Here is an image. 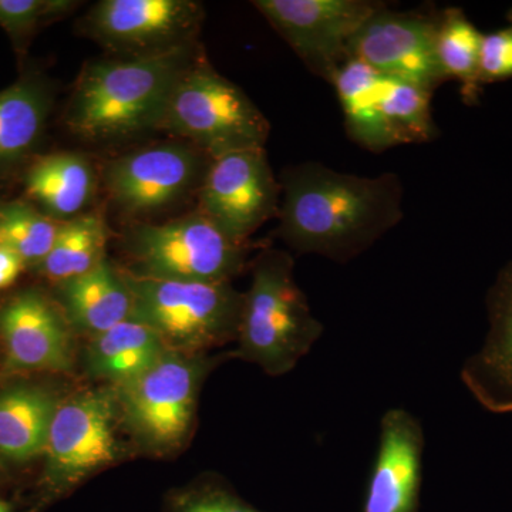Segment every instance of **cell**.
<instances>
[{
  "mask_svg": "<svg viewBox=\"0 0 512 512\" xmlns=\"http://www.w3.org/2000/svg\"><path fill=\"white\" fill-rule=\"evenodd\" d=\"M278 235L292 251L348 262L372 247L403 218L399 175L339 173L302 163L281 180Z\"/></svg>",
  "mask_w": 512,
  "mask_h": 512,
  "instance_id": "cell-1",
  "label": "cell"
},
{
  "mask_svg": "<svg viewBox=\"0 0 512 512\" xmlns=\"http://www.w3.org/2000/svg\"><path fill=\"white\" fill-rule=\"evenodd\" d=\"M202 55L188 45L87 63L74 84L64 124L76 136L113 141L157 130L181 74Z\"/></svg>",
  "mask_w": 512,
  "mask_h": 512,
  "instance_id": "cell-2",
  "label": "cell"
},
{
  "mask_svg": "<svg viewBox=\"0 0 512 512\" xmlns=\"http://www.w3.org/2000/svg\"><path fill=\"white\" fill-rule=\"evenodd\" d=\"M293 258L266 248L252 264V282L244 293L238 349L232 356L255 363L271 376L291 372L320 339L323 325L293 276Z\"/></svg>",
  "mask_w": 512,
  "mask_h": 512,
  "instance_id": "cell-3",
  "label": "cell"
},
{
  "mask_svg": "<svg viewBox=\"0 0 512 512\" xmlns=\"http://www.w3.org/2000/svg\"><path fill=\"white\" fill-rule=\"evenodd\" d=\"M157 130L190 141L212 160L265 148L271 126L248 94L202 53L175 83Z\"/></svg>",
  "mask_w": 512,
  "mask_h": 512,
  "instance_id": "cell-4",
  "label": "cell"
},
{
  "mask_svg": "<svg viewBox=\"0 0 512 512\" xmlns=\"http://www.w3.org/2000/svg\"><path fill=\"white\" fill-rule=\"evenodd\" d=\"M131 298V319L157 333L167 349L183 353L237 340L244 293L231 282H181L141 278L123 271Z\"/></svg>",
  "mask_w": 512,
  "mask_h": 512,
  "instance_id": "cell-5",
  "label": "cell"
},
{
  "mask_svg": "<svg viewBox=\"0 0 512 512\" xmlns=\"http://www.w3.org/2000/svg\"><path fill=\"white\" fill-rule=\"evenodd\" d=\"M215 359L167 350L137 379L114 387L121 426L148 453L180 450L190 434L198 394Z\"/></svg>",
  "mask_w": 512,
  "mask_h": 512,
  "instance_id": "cell-6",
  "label": "cell"
},
{
  "mask_svg": "<svg viewBox=\"0 0 512 512\" xmlns=\"http://www.w3.org/2000/svg\"><path fill=\"white\" fill-rule=\"evenodd\" d=\"M130 274L160 281L231 282L247 264L248 245L227 237L200 211L126 234Z\"/></svg>",
  "mask_w": 512,
  "mask_h": 512,
  "instance_id": "cell-7",
  "label": "cell"
},
{
  "mask_svg": "<svg viewBox=\"0 0 512 512\" xmlns=\"http://www.w3.org/2000/svg\"><path fill=\"white\" fill-rule=\"evenodd\" d=\"M116 390H86L62 400L47 439L43 494L52 503L123 456Z\"/></svg>",
  "mask_w": 512,
  "mask_h": 512,
  "instance_id": "cell-8",
  "label": "cell"
},
{
  "mask_svg": "<svg viewBox=\"0 0 512 512\" xmlns=\"http://www.w3.org/2000/svg\"><path fill=\"white\" fill-rule=\"evenodd\" d=\"M198 188V211L238 244L248 245L265 222L278 218L281 183L265 148L212 158Z\"/></svg>",
  "mask_w": 512,
  "mask_h": 512,
  "instance_id": "cell-9",
  "label": "cell"
},
{
  "mask_svg": "<svg viewBox=\"0 0 512 512\" xmlns=\"http://www.w3.org/2000/svg\"><path fill=\"white\" fill-rule=\"evenodd\" d=\"M295 55L320 79L333 77L349 59V45L383 3L367 0H254Z\"/></svg>",
  "mask_w": 512,
  "mask_h": 512,
  "instance_id": "cell-10",
  "label": "cell"
},
{
  "mask_svg": "<svg viewBox=\"0 0 512 512\" xmlns=\"http://www.w3.org/2000/svg\"><path fill=\"white\" fill-rule=\"evenodd\" d=\"M204 18L192 0H101L82 29L119 56L153 55L197 43Z\"/></svg>",
  "mask_w": 512,
  "mask_h": 512,
  "instance_id": "cell-11",
  "label": "cell"
},
{
  "mask_svg": "<svg viewBox=\"0 0 512 512\" xmlns=\"http://www.w3.org/2000/svg\"><path fill=\"white\" fill-rule=\"evenodd\" d=\"M201 151L165 143L114 158L103 180L111 202L123 214L146 217L170 207L204 178Z\"/></svg>",
  "mask_w": 512,
  "mask_h": 512,
  "instance_id": "cell-12",
  "label": "cell"
},
{
  "mask_svg": "<svg viewBox=\"0 0 512 512\" xmlns=\"http://www.w3.org/2000/svg\"><path fill=\"white\" fill-rule=\"evenodd\" d=\"M437 25L439 16L392 12L383 5L350 40L349 57L369 64L384 77L433 93L447 82L437 59Z\"/></svg>",
  "mask_w": 512,
  "mask_h": 512,
  "instance_id": "cell-13",
  "label": "cell"
},
{
  "mask_svg": "<svg viewBox=\"0 0 512 512\" xmlns=\"http://www.w3.org/2000/svg\"><path fill=\"white\" fill-rule=\"evenodd\" d=\"M72 326L40 289L16 293L0 306V338L12 369L70 372Z\"/></svg>",
  "mask_w": 512,
  "mask_h": 512,
  "instance_id": "cell-14",
  "label": "cell"
},
{
  "mask_svg": "<svg viewBox=\"0 0 512 512\" xmlns=\"http://www.w3.org/2000/svg\"><path fill=\"white\" fill-rule=\"evenodd\" d=\"M423 453L419 419L404 409L384 413L363 512H419Z\"/></svg>",
  "mask_w": 512,
  "mask_h": 512,
  "instance_id": "cell-15",
  "label": "cell"
},
{
  "mask_svg": "<svg viewBox=\"0 0 512 512\" xmlns=\"http://www.w3.org/2000/svg\"><path fill=\"white\" fill-rule=\"evenodd\" d=\"M488 332L461 367V382L491 414H512V261L488 289Z\"/></svg>",
  "mask_w": 512,
  "mask_h": 512,
  "instance_id": "cell-16",
  "label": "cell"
},
{
  "mask_svg": "<svg viewBox=\"0 0 512 512\" xmlns=\"http://www.w3.org/2000/svg\"><path fill=\"white\" fill-rule=\"evenodd\" d=\"M53 99L52 82L33 69L0 90V180L32 163L45 136Z\"/></svg>",
  "mask_w": 512,
  "mask_h": 512,
  "instance_id": "cell-17",
  "label": "cell"
},
{
  "mask_svg": "<svg viewBox=\"0 0 512 512\" xmlns=\"http://www.w3.org/2000/svg\"><path fill=\"white\" fill-rule=\"evenodd\" d=\"M57 288L67 322L90 338L131 319L133 298L123 271L107 258L92 271L60 282Z\"/></svg>",
  "mask_w": 512,
  "mask_h": 512,
  "instance_id": "cell-18",
  "label": "cell"
},
{
  "mask_svg": "<svg viewBox=\"0 0 512 512\" xmlns=\"http://www.w3.org/2000/svg\"><path fill=\"white\" fill-rule=\"evenodd\" d=\"M62 399L40 384H15L0 392V458L26 463L43 456Z\"/></svg>",
  "mask_w": 512,
  "mask_h": 512,
  "instance_id": "cell-19",
  "label": "cell"
},
{
  "mask_svg": "<svg viewBox=\"0 0 512 512\" xmlns=\"http://www.w3.org/2000/svg\"><path fill=\"white\" fill-rule=\"evenodd\" d=\"M23 185L29 200L57 222L83 214L96 190L93 165L82 154L53 153L26 167Z\"/></svg>",
  "mask_w": 512,
  "mask_h": 512,
  "instance_id": "cell-20",
  "label": "cell"
},
{
  "mask_svg": "<svg viewBox=\"0 0 512 512\" xmlns=\"http://www.w3.org/2000/svg\"><path fill=\"white\" fill-rule=\"evenodd\" d=\"M350 138L372 153L397 146L383 113L384 76L369 64L349 57L332 80Z\"/></svg>",
  "mask_w": 512,
  "mask_h": 512,
  "instance_id": "cell-21",
  "label": "cell"
},
{
  "mask_svg": "<svg viewBox=\"0 0 512 512\" xmlns=\"http://www.w3.org/2000/svg\"><path fill=\"white\" fill-rule=\"evenodd\" d=\"M167 350L153 329L128 319L90 339L84 350V366L94 379L116 387L146 373Z\"/></svg>",
  "mask_w": 512,
  "mask_h": 512,
  "instance_id": "cell-22",
  "label": "cell"
},
{
  "mask_svg": "<svg viewBox=\"0 0 512 512\" xmlns=\"http://www.w3.org/2000/svg\"><path fill=\"white\" fill-rule=\"evenodd\" d=\"M109 237L106 220L97 212L60 222L52 249L36 269L56 284L86 274L106 259Z\"/></svg>",
  "mask_w": 512,
  "mask_h": 512,
  "instance_id": "cell-23",
  "label": "cell"
},
{
  "mask_svg": "<svg viewBox=\"0 0 512 512\" xmlns=\"http://www.w3.org/2000/svg\"><path fill=\"white\" fill-rule=\"evenodd\" d=\"M483 33L458 8H448L439 16L436 49L446 80L461 83L468 104L477 103L481 93L480 50Z\"/></svg>",
  "mask_w": 512,
  "mask_h": 512,
  "instance_id": "cell-24",
  "label": "cell"
},
{
  "mask_svg": "<svg viewBox=\"0 0 512 512\" xmlns=\"http://www.w3.org/2000/svg\"><path fill=\"white\" fill-rule=\"evenodd\" d=\"M60 222L28 201L0 202V245L36 268L49 254Z\"/></svg>",
  "mask_w": 512,
  "mask_h": 512,
  "instance_id": "cell-25",
  "label": "cell"
},
{
  "mask_svg": "<svg viewBox=\"0 0 512 512\" xmlns=\"http://www.w3.org/2000/svg\"><path fill=\"white\" fill-rule=\"evenodd\" d=\"M431 96L416 84L384 77L383 113L397 146L427 143L436 137Z\"/></svg>",
  "mask_w": 512,
  "mask_h": 512,
  "instance_id": "cell-26",
  "label": "cell"
},
{
  "mask_svg": "<svg viewBox=\"0 0 512 512\" xmlns=\"http://www.w3.org/2000/svg\"><path fill=\"white\" fill-rule=\"evenodd\" d=\"M79 6L72 0H0V29L22 62L40 29L66 18Z\"/></svg>",
  "mask_w": 512,
  "mask_h": 512,
  "instance_id": "cell-27",
  "label": "cell"
},
{
  "mask_svg": "<svg viewBox=\"0 0 512 512\" xmlns=\"http://www.w3.org/2000/svg\"><path fill=\"white\" fill-rule=\"evenodd\" d=\"M170 512H259L227 485L208 483L178 491L168 500Z\"/></svg>",
  "mask_w": 512,
  "mask_h": 512,
  "instance_id": "cell-28",
  "label": "cell"
},
{
  "mask_svg": "<svg viewBox=\"0 0 512 512\" xmlns=\"http://www.w3.org/2000/svg\"><path fill=\"white\" fill-rule=\"evenodd\" d=\"M512 79V25L483 36L480 50V83Z\"/></svg>",
  "mask_w": 512,
  "mask_h": 512,
  "instance_id": "cell-29",
  "label": "cell"
},
{
  "mask_svg": "<svg viewBox=\"0 0 512 512\" xmlns=\"http://www.w3.org/2000/svg\"><path fill=\"white\" fill-rule=\"evenodd\" d=\"M25 268L26 264L18 254L0 245V291L15 284Z\"/></svg>",
  "mask_w": 512,
  "mask_h": 512,
  "instance_id": "cell-30",
  "label": "cell"
},
{
  "mask_svg": "<svg viewBox=\"0 0 512 512\" xmlns=\"http://www.w3.org/2000/svg\"><path fill=\"white\" fill-rule=\"evenodd\" d=\"M0 512H13L12 505L8 501L2 500V498H0Z\"/></svg>",
  "mask_w": 512,
  "mask_h": 512,
  "instance_id": "cell-31",
  "label": "cell"
},
{
  "mask_svg": "<svg viewBox=\"0 0 512 512\" xmlns=\"http://www.w3.org/2000/svg\"><path fill=\"white\" fill-rule=\"evenodd\" d=\"M507 19H508V22H510V25H512V8L510 10H508Z\"/></svg>",
  "mask_w": 512,
  "mask_h": 512,
  "instance_id": "cell-32",
  "label": "cell"
}]
</instances>
